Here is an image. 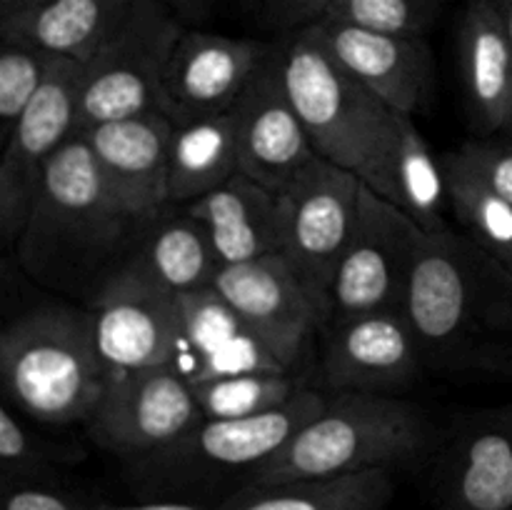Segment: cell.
Returning a JSON list of instances; mask_svg holds the SVG:
<instances>
[{
	"instance_id": "d4e9b609",
	"label": "cell",
	"mask_w": 512,
	"mask_h": 510,
	"mask_svg": "<svg viewBox=\"0 0 512 510\" xmlns=\"http://www.w3.org/2000/svg\"><path fill=\"white\" fill-rule=\"evenodd\" d=\"M133 263L175 295L208 288L220 270L208 230L185 205H168L150 220Z\"/></svg>"
},
{
	"instance_id": "2e32d148",
	"label": "cell",
	"mask_w": 512,
	"mask_h": 510,
	"mask_svg": "<svg viewBox=\"0 0 512 510\" xmlns=\"http://www.w3.org/2000/svg\"><path fill=\"white\" fill-rule=\"evenodd\" d=\"M428 368L403 310L333 320L323 350V383L330 393L395 395Z\"/></svg>"
},
{
	"instance_id": "d6a6232c",
	"label": "cell",
	"mask_w": 512,
	"mask_h": 510,
	"mask_svg": "<svg viewBox=\"0 0 512 510\" xmlns=\"http://www.w3.org/2000/svg\"><path fill=\"white\" fill-rule=\"evenodd\" d=\"M455 155L485 188L512 205V140H468L460 145V150H455Z\"/></svg>"
},
{
	"instance_id": "5b68a950",
	"label": "cell",
	"mask_w": 512,
	"mask_h": 510,
	"mask_svg": "<svg viewBox=\"0 0 512 510\" xmlns=\"http://www.w3.org/2000/svg\"><path fill=\"white\" fill-rule=\"evenodd\" d=\"M328 393L303 388L290 403L235 420L200 418L175 443L128 463V478L140 498L205 500L223 485L238 493L245 480L273 458L303 425L325 408Z\"/></svg>"
},
{
	"instance_id": "74e56055",
	"label": "cell",
	"mask_w": 512,
	"mask_h": 510,
	"mask_svg": "<svg viewBox=\"0 0 512 510\" xmlns=\"http://www.w3.org/2000/svg\"><path fill=\"white\" fill-rule=\"evenodd\" d=\"M493 3H495V8H498L500 18H503L505 33H508L510 45H512V0H493Z\"/></svg>"
},
{
	"instance_id": "8fae6325",
	"label": "cell",
	"mask_w": 512,
	"mask_h": 510,
	"mask_svg": "<svg viewBox=\"0 0 512 510\" xmlns=\"http://www.w3.org/2000/svg\"><path fill=\"white\" fill-rule=\"evenodd\" d=\"M213 285L288 370L303 358L315 330L328 323L325 295L283 253L223 265Z\"/></svg>"
},
{
	"instance_id": "30bf717a",
	"label": "cell",
	"mask_w": 512,
	"mask_h": 510,
	"mask_svg": "<svg viewBox=\"0 0 512 510\" xmlns=\"http://www.w3.org/2000/svg\"><path fill=\"white\" fill-rule=\"evenodd\" d=\"M203 418L193 385L175 365L108 373L85 428L108 453L128 463L175 443Z\"/></svg>"
},
{
	"instance_id": "3957f363",
	"label": "cell",
	"mask_w": 512,
	"mask_h": 510,
	"mask_svg": "<svg viewBox=\"0 0 512 510\" xmlns=\"http://www.w3.org/2000/svg\"><path fill=\"white\" fill-rule=\"evenodd\" d=\"M433 423L398 395L330 393L325 408L265 460L240 490L340 478L418 463L435 448Z\"/></svg>"
},
{
	"instance_id": "d590c367",
	"label": "cell",
	"mask_w": 512,
	"mask_h": 510,
	"mask_svg": "<svg viewBox=\"0 0 512 510\" xmlns=\"http://www.w3.org/2000/svg\"><path fill=\"white\" fill-rule=\"evenodd\" d=\"M88 510H225V505L205 503V500L140 498L135 500V503H105V500H90Z\"/></svg>"
},
{
	"instance_id": "8992f818",
	"label": "cell",
	"mask_w": 512,
	"mask_h": 510,
	"mask_svg": "<svg viewBox=\"0 0 512 510\" xmlns=\"http://www.w3.org/2000/svg\"><path fill=\"white\" fill-rule=\"evenodd\" d=\"M275 58L315 153L358 173L398 113L343 68L310 25L280 35Z\"/></svg>"
},
{
	"instance_id": "ab89813d",
	"label": "cell",
	"mask_w": 512,
	"mask_h": 510,
	"mask_svg": "<svg viewBox=\"0 0 512 510\" xmlns=\"http://www.w3.org/2000/svg\"><path fill=\"white\" fill-rule=\"evenodd\" d=\"M30 3H33V0H20V3H18V8H15V10L25 8V5H30ZM15 10H13V13H15ZM8 15H10V13H8Z\"/></svg>"
},
{
	"instance_id": "ba28073f",
	"label": "cell",
	"mask_w": 512,
	"mask_h": 510,
	"mask_svg": "<svg viewBox=\"0 0 512 510\" xmlns=\"http://www.w3.org/2000/svg\"><path fill=\"white\" fill-rule=\"evenodd\" d=\"M425 233L395 205L363 185L353 238L328 285V323L403 310Z\"/></svg>"
},
{
	"instance_id": "9a60e30c",
	"label": "cell",
	"mask_w": 512,
	"mask_h": 510,
	"mask_svg": "<svg viewBox=\"0 0 512 510\" xmlns=\"http://www.w3.org/2000/svg\"><path fill=\"white\" fill-rule=\"evenodd\" d=\"M438 510H512V398L455 420L435 450Z\"/></svg>"
},
{
	"instance_id": "ffe728a7",
	"label": "cell",
	"mask_w": 512,
	"mask_h": 510,
	"mask_svg": "<svg viewBox=\"0 0 512 510\" xmlns=\"http://www.w3.org/2000/svg\"><path fill=\"white\" fill-rule=\"evenodd\" d=\"M333 58L390 110L415 115L433 83V58L423 38L375 33L323 18L310 25Z\"/></svg>"
},
{
	"instance_id": "44dd1931",
	"label": "cell",
	"mask_w": 512,
	"mask_h": 510,
	"mask_svg": "<svg viewBox=\"0 0 512 510\" xmlns=\"http://www.w3.org/2000/svg\"><path fill=\"white\" fill-rule=\"evenodd\" d=\"M358 178L368 190L403 210L425 235L450 228L448 180L443 158L430 150L413 115L398 113Z\"/></svg>"
},
{
	"instance_id": "6da1fadb",
	"label": "cell",
	"mask_w": 512,
	"mask_h": 510,
	"mask_svg": "<svg viewBox=\"0 0 512 510\" xmlns=\"http://www.w3.org/2000/svg\"><path fill=\"white\" fill-rule=\"evenodd\" d=\"M148 225L110 190L98 160L75 135L45 168L15 253L33 283L85 308L133 263Z\"/></svg>"
},
{
	"instance_id": "cb8c5ba5",
	"label": "cell",
	"mask_w": 512,
	"mask_h": 510,
	"mask_svg": "<svg viewBox=\"0 0 512 510\" xmlns=\"http://www.w3.org/2000/svg\"><path fill=\"white\" fill-rule=\"evenodd\" d=\"M138 0H33L0 18V38L68 60H88L128 20Z\"/></svg>"
},
{
	"instance_id": "836d02e7",
	"label": "cell",
	"mask_w": 512,
	"mask_h": 510,
	"mask_svg": "<svg viewBox=\"0 0 512 510\" xmlns=\"http://www.w3.org/2000/svg\"><path fill=\"white\" fill-rule=\"evenodd\" d=\"M90 500L55 488L50 483L5 485L3 510H88Z\"/></svg>"
},
{
	"instance_id": "7a4b0ae2",
	"label": "cell",
	"mask_w": 512,
	"mask_h": 510,
	"mask_svg": "<svg viewBox=\"0 0 512 510\" xmlns=\"http://www.w3.org/2000/svg\"><path fill=\"white\" fill-rule=\"evenodd\" d=\"M403 313L428 368L512 370V283L463 230L425 235Z\"/></svg>"
},
{
	"instance_id": "7402d4cb",
	"label": "cell",
	"mask_w": 512,
	"mask_h": 510,
	"mask_svg": "<svg viewBox=\"0 0 512 510\" xmlns=\"http://www.w3.org/2000/svg\"><path fill=\"white\" fill-rule=\"evenodd\" d=\"M185 208L208 230L220 268L283 250L278 193L248 175L235 173L228 183Z\"/></svg>"
},
{
	"instance_id": "8d00e7d4",
	"label": "cell",
	"mask_w": 512,
	"mask_h": 510,
	"mask_svg": "<svg viewBox=\"0 0 512 510\" xmlns=\"http://www.w3.org/2000/svg\"><path fill=\"white\" fill-rule=\"evenodd\" d=\"M160 3L168 10H173L185 25H190L200 23V20H208L220 0H160Z\"/></svg>"
},
{
	"instance_id": "484cf974",
	"label": "cell",
	"mask_w": 512,
	"mask_h": 510,
	"mask_svg": "<svg viewBox=\"0 0 512 510\" xmlns=\"http://www.w3.org/2000/svg\"><path fill=\"white\" fill-rule=\"evenodd\" d=\"M238 170V140L233 115L190 120L175 125L170 140L168 200L190 205L228 183Z\"/></svg>"
},
{
	"instance_id": "60d3db41",
	"label": "cell",
	"mask_w": 512,
	"mask_h": 510,
	"mask_svg": "<svg viewBox=\"0 0 512 510\" xmlns=\"http://www.w3.org/2000/svg\"><path fill=\"white\" fill-rule=\"evenodd\" d=\"M508 130H510V140H512V120H510V125H508Z\"/></svg>"
},
{
	"instance_id": "5bb4252c",
	"label": "cell",
	"mask_w": 512,
	"mask_h": 510,
	"mask_svg": "<svg viewBox=\"0 0 512 510\" xmlns=\"http://www.w3.org/2000/svg\"><path fill=\"white\" fill-rule=\"evenodd\" d=\"M273 43L185 28L160 85V113L175 125L230 113L263 68Z\"/></svg>"
},
{
	"instance_id": "277c9868",
	"label": "cell",
	"mask_w": 512,
	"mask_h": 510,
	"mask_svg": "<svg viewBox=\"0 0 512 510\" xmlns=\"http://www.w3.org/2000/svg\"><path fill=\"white\" fill-rule=\"evenodd\" d=\"M0 375L10 403L30 418L88 423L108 380L90 310L40 305L10 320L0 335Z\"/></svg>"
},
{
	"instance_id": "f35d334b",
	"label": "cell",
	"mask_w": 512,
	"mask_h": 510,
	"mask_svg": "<svg viewBox=\"0 0 512 510\" xmlns=\"http://www.w3.org/2000/svg\"><path fill=\"white\" fill-rule=\"evenodd\" d=\"M18 3H20V0H0V18H3V15H8V13H13V10L18 8Z\"/></svg>"
},
{
	"instance_id": "f546056e",
	"label": "cell",
	"mask_w": 512,
	"mask_h": 510,
	"mask_svg": "<svg viewBox=\"0 0 512 510\" xmlns=\"http://www.w3.org/2000/svg\"><path fill=\"white\" fill-rule=\"evenodd\" d=\"M55 63L58 55L15 40H3L0 48V140L3 143L30 108Z\"/></svg>"
},
{
	"instance_id": "ac0fdd59",
	"label": "cell",
	"mask_w": 512,
	"mask_h": 510,
	"mask_svg": "<svg viewBox=\"0 0 512 510\" xmlns=\"http://www.w3.org/2000/svg\"><path fill=\"white\" fill-rule=\"evenodd\" d=\"M178 308L173 365L190 385L230 375L288 370L215 285L178 295Z\"/></svg>"
},
{
	"instance_id": "1f68e13d",
	"label": "cell",
	"mask_w": 512,
	"mask_h": 510,
	"mask_svg": "<svg viewBox=\"0 0 512 510\" xmlns=\"http://www.w3.org/2000/svg\"><path fill=\"white\" fill-rule=\"evenodd\" d=\"M75 458H78L75 453L35 440V435L20 425L8 405L0 408V465H3L5 485L45 483L55 465Z\"/></svg>"
},
{
	"instance_id": "f1b7e54d",
	"label": "cell",
	"mask_w": 512,
	"mask_h": 510,
	"mask_svg": "<svg viewBox=\"0 0 512 510\" xmlns=\"http://www.w3.org/2000/svg\"><path fill=\"white\" fill-rule=\"evenodd\" d=\"M300 390H303V383L298 375H293V370L230 375V378H215L193 385L200 415L208 420L253 418V415L270 413L290 403Z\"/></svg>"
},
{
	"instance_id": "d6986e66",
	"label": "cell",
	"mask_w": 512,
	"mask_h": 510,
	"mask_svg": "<svg viewBox=\"0 0 512 510\" xmlns=\"http://www.w3.org/2000/svg\"><path fill=\"white\" fill-rule=\"evenodd\" d=\"M175 123L160 110L108 120L78 133L98 160L115 195L133 213L153 220L170 205L168 168Z\"/></svg>"
},
{
	"instance_id": "52a82bcc",
	"label": "cell",
	"mask_w": 512,
	"mask_h": 510,
	"mask_svg": "<svg viewBox=\"0 0 512 510\" xmlns=\"http://www.w3.org/2000/svg\"><path fill=\"white\" fill-rule=\"evenodd\" d=\"M188 25L160 0H138L78 75L75 135L108 120L160 110L165 65Z\"/></svg>"
},
{
	"instance_id": "4dcf8cb0",
	"label": "cell",
	"mask_w": 512,
	"mask_h": 510,
	"mask_svg": "<svg viewBox=\"0 0 512 510\" xmlns=\"http://www.w3.org/2000/svg\"><path fill=\"white\" fill-rule=\"evenodd\" d=\"M440 8L443 0H333L325 18L375 33L423 38Z\"/></svg>"
},
{
	"instance_id": "7c38bea8",
	"label": "cell",
	"mask_w": 512,
	"mask_h": 510,
	"mask_svg": "<svg viewBox=\"0 0 512 510\" xmlns=\"http://www.w3.org/2000/svg\"><path fill=\"white\" fill-rule=\"evenodd\" d=\"M78 60L58 58L30 108L3 143L0 158V235L15 248L35 193L53 155L75 138L78 120Z\"/></svg>"
},
{
	"instance_id": "9c48e42d",
	"label": "cell",
	"mask_w": 512,
	"mask_h": 510,
	"mask_svg": "<svg viewBox=\"0 0 512 510\" xmlns=\"http://www.w3.org/2000/svg\"><path fill=\"white\" fill-rule=\"evenodd\" d=\"M275 193L283 228L280 253L328 303V285L358 223L363 180L318 155Z\"/></svg>"
},
{
	"instance_id": "603a6c76",
	"label": "cell",
	"mask_w": 512,
	"mask_h": 510,
	"mask_svg": "<svg viewBox=\"0 0 512 510\" xmlns=\"http://www.w3.org/2000/svg\"><path fill=\"white\" fill-rule=\"evenodd\" d=\"M460 78L475 128L508 130L512 120V45L493 0H470L458 30Z\"/></svg>"
},
{
	"instance_id": "83f0119b",
	"label": "cell",
	"mask_w": 512,
	"mask_h": 510,
	"mask_svg": "<svg viewBox=\"0 0 512 510\" xmlns=\"http://www.w3.org/2000/svg\"><path fill=\"white\" fill-rule=\"evenodd\" d=\"M448 180L450 213L468 240L478 245L512 283V205L485 188L453 153L440 155Z\"/></svg>"
},
{
	"instance_id": "4316f807",
	"label": "cell",
	"mask_w": 512,
	"mask_h": 510,
	"mask_svg": "<svg viewBox=\"0 0 512 510\" xmlns=\"http://www.w3.org/2000/svg\"><path fill=\"white\" fill-rule=\"evenodd\" d=\"M393 493V470H365L340 478L238 490L223 505L225 510H383Z\"/></svg>"
},
{
	"instance_id": "e0dca14e",
	"label": "cell",
	"mask_w": 512,
	"mask_h": 510,
	"mask_svg": "<svg viewBox=\"0 0 512 510\" xmlns=\"http://www.w3.org/2000/svg\"><path fill=\"white\" fill-rule=\"evenodd\" d=\"M230 115L238 140V170L265 188L280 190L318 158L303 120L285 93L275 43Z\"/></svg>"
},
{
	"instance_id": "4fadbf2b",
	"label": "cell",
	"mask_w": 512,
	"mask_h": 510,
	"mask_svg": "<svg viewBox=\"0 0 512 510\" xmlns=\"http://www.w3.org/2000/svg\"><path fill=\"white\" fill-rule=\"evenodd\" d=\"M85 308L108 373L173 365L178 345V295L140 265L120 270Z\"/></svg>"
},
{
	"instance_id": "e575fe53",
	"label": "cell",
	"mask_w": 512,
	"mask_h": 510,
	"mask_svg": "<svg viewBox=\"0 0 512 510\" xmlns=\"http://www.w3.org/2000/svg\"><path fill=\"white\" fill-rule=\"evenodd\" d=\"M330 3L333 0H258V13L268 28L283 35L323 20Z\"/></svg>"
}]
</instances>
